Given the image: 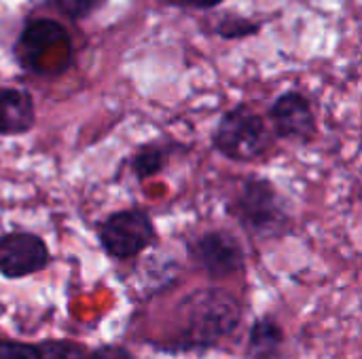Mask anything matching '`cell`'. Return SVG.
I'll return each instance as SVG.
<instances>
[{
	"mask_svg": "<svg viewBox=\"0 0 362 359\" xmlns=\"http://www.w3.org/2000/svg\"><path fill=\"white\" fill-rule=\"evenodd\" d=\"M51 248L38 233L8 231L0 235V277L19 281L49 269Z\"/></svg>",
	"mask_w": 362,
	"mask_h": 359,
	"instance_id": "7",
	"label": "cell"
},
{
	"mask_svg": "<svg viewBox=\"0 0 362 359\" xmlns=\"http://www.w3.org/2000/svg\"><path fill=\"white\" fill-rule=\"evenodd\" d=\"M284 345L286 332L282 324L272 315H261L248 328L244 359H278Z\"/></svg>",
	"mask_w": 362,
	"mask_h": 359,
	"instance_id": "11",
	"label": "cell"
},
{
	"mask_svg": "<svg viewBox=\"0 0 362 359\" xmlns=\"http://www.w3.org/2000/svg\"><path fill=\"white\" fill-rule=\"evenodd\" d=\"M172 154H174V144H163L159 140L144 142L132 152L129 169L138 182L153 180L168 169Z\"/></svg>",
	"mask_w": 362,
	"mask_h": 359,
	"instance_id": "12",
	"label": "cell"
},
{
	"mask_svg": "<svg viewBox=\"0 0 362 359\" xmlns=\"http://www.w3.org/2000/svg\"><path fill=\"white\" fill-rule=\"evenodd\" d=\"M95 239L110 260L129 262L155 248L159 243V233L146 209L127 207L104 216L95 224Z\"/></svg>",
	"mask_w": 362,
	"mask_h": 359,
	"instance_id": "4",
	"label": "cell"
},
{
	"mask_svg": "<svg viewBox=\"0 0 362 359\" xmlns=\"http://www.w3.org/2000/svg\"><path fill=\"white\" fill-rule=\"evenodd\" d=\"M51 2L70 19H83L91 11H95L104 0H51Z\"/></svg>",
	"mask_w": 362,
	"mask_h": 359,
	"instance_id": "13",
	"label": "cell"
},
{
	"mask_svg": "<svg viewBox=\"0 0 362 359\" xmlns=\"http://www.w3.org/2000/svg\"><path fill=\"white\" fill-rule=\"evenodd\" d=\"M85 359H136V355L123 345H100L89 349Z\"/></svg>",
	"mask_w": 362,
	"mask_h": 359,
	"instance_id": "15",
	"label": "cell"
},
{
	"mask_svg": "<svg viewBox=\"0 0 362 359\" xmlns=\"http://www.w3.org/2000/svg\"><path fill=\"white\" fill-rule=\"evenodd\" d=\"M257 30H259L257 23H252L248 19H242V17H227L218 25V34L223 38H242V36L255 34Z\"/></svg>",
	"mask_w": 362,
	"mask_h": 359,
	"instance_id": "14",
	"label": "cell"
},
{
	"mask_svg": "<svg viewBox=\"0 0 362 359\" xmlns=\"http://www.w3.org/2000/svg\"><path fill=\"white\" fill-rule=\"evenodd\" d=\"M89 347L72 339H47L28 343L0 339V359H85Z\"/></svg>",
	"mask_w": 362,
	"mask_h": 359,
	"instance_id": "9",
	"label": "cell"
},
{
	"mask_svg": "<svg viewBox=\"0 0 362 359\" xmlns=\"http://www.w3.org/2000/svg\"><path fill=\"white\" fill-rule=\"evenodd\" d=\"M174 4H180V6H195V8H212L216 4H221L223 0H170Z\"/></svg>",
	"mask_w": 362,
	"mask_h": 359,
	"instance_id": "16",
	"label": "cell"
},
{
	"mask_svg": "<svg viewBox=\"0 0 362 359\" xmlns=\"http://www.w3.org/2000/svg\"><path fill=\"white\" fill-rule=\"evenodd\" d=\"M272 146L274 135L265 118L246 104L223 112L212 131V148L233 163L259 161Z\"/></svg>",
	"mask_w": 362,
	"mask_h": 359,
	"instance_id": "3",
	"label": "cell"
},
{
	"mask_svg": "<svg viewBox=\"0 0 362 359\" xmlns=\"http://www.w3.org/2000/svg\"><path fill=\"white\" fill-rule=\"evenodd\" d=\"M17 63L34 74H59L72 61L70 36L53 19H32L15 42Z\"/></svg>",
	"mask_w": 362,
	"mask_h": 359,
	"instance_id": "5",
	"label": "cell"
},
{
	"mask_svg": "<svg viewBox=\"0 0 362 359\" xmlns=\"http://www.w3.org/2000/svg\"><path fill=\"white\" fill-rule=\"evenodd\" d=\"M225 212L255 241L282 239L295 229L291 201L263 176H246L229 197Z\"/></svg>",
	"mask_w": 362,
	"mask_h": 359,
	"instance_id": "2",
	"label": "cell"
},
{
	"mask_svg": "<svg viewBox=\"0 0 362 359\" xmlns=\"http://www.w3.org/2000/svg\"><path fill=\"white\" fill-rule=\"evenodd\" d=\"M244 322L242 300L223 288H199L185 294L155 349L168 355L208 353L233 339Z\"/></svg>",
	"mask_w": 362,
	"mask_h": 359,
	"instance_id": "1",
	"label": "cell"
},
{
	"mask_svg": "<svg viewBox=\"0 0 362 359\" xmlns=\"http://www.w3.org/2000/svg\"><path fill=\"white\" fill-rule=\"evenodd\" d=\"M274 140L291 144H310L316 138V114L312 102L299 91H284L269 106Z\"/></svg>",
	"mask_w": 362,
	"mask_h": 359,
	"instance_id": "8",
	"label": "cell"
},
{
	"mask_svg": "<svg viewBox=\"0 0 362 359\" xmlns=\"http://www.w3.org/2000/svg\"><path fill=\"white\" fill-rule=\"evenodd\" d=\"M191 264L210 279H229L246 271V250L242 241L225 229H210L185 243Z\"/></svg>",
	"mask_w": 362,
	"mask_h": 359,
	"instance_id": "6",
	"label": "cell"
},
{
	"mask_svg": "<svg viewBox=\"0 0 362 359\" xmlns=\"http://www.w3.org/2000/svg\"><path fill=\"white\" fill-rule=\"evenodd\" d=\"M36 125L34 97L19 87H0V135L17 138Z\"/></svg>",
	"mask_w": 362,
	"mask_h": 359,
	"instance_id": "10",
	"label": "cell"
}]
</instances>
